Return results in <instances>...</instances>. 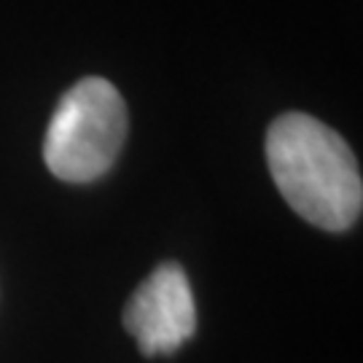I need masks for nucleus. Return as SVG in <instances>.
Wrapping results in <instances>:
<instances>
[{
  "label": "nucleus",
  "mask_w": 363,
  "mask_h": 363,
  "mask_svg": "<svg viewBox=\"0 0 363 363\" xmlns=\"http://www.w3.org/2000/svg\"><path fill=\"white\" fill-rule=\"evenodd\" d=\"M267 164L277 191L304 220L347 232L361 218L363 181L345 138L307 113H283L267 132Z\"/></svg>",
  "instance_id": "nucleus-1"
},
{
  "label": "nucleus",
  "mask_w": 363,
  "mask_h": 363,
  "mask_svg": "<svg viewBox=\"0 0 363 363\" xmlns=\"http://www.w3.org/2000/svg\"><path fill=\"white\" fill-rule=\"evenodd\" d=\"M127 138V105L105 78H81L54 111L43 162L60 181L89 183L116 162Z\"/></svg>",
  "instance_id": "nucleus-2"
},
{
  "label": "nucleus",
  "mask_w": 363,
  "mask_h": 363,
  "mask_svg": "<svg viewBox=\"0 0 363 363\" xmlns=\"http://www.w3.org/2000/svg\"><path fill=\"white\" fill-rule=\"evenodd\" d=\"M124 325L145 355L175 352L196 331L194 291L181 264H159L130 296Z\"/></svg>",
  "instance_id": "nucleus-3"
}]
</instances>
